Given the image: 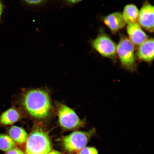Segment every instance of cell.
<instances>
[{
	"label": "cell",
	"mask_w": 154,
	"mask_h": 154,
	"mask_svg": "<svg viewBox=\"0 0 154 154\" xmlns=\"http://www.w3.org/2000/svg\"><path fill=\"white\" fill-rule=\"evenodd\" d=\"M23 103L26 111L35 118H47L51 111L50 96L43 90L32 89L26 92L23 97Z\"/></svg>",
	"instance_id": "6da1fadb"
},
{
	"label": "cell",
	"mask_w": 154,
	"mask_h": 154,
	"mask_svg": "<svg viewBox=\"0 0 154 154\" xmlns=\"http://www.w3.org/2000/svg\"><path fill=\"white\" fill-rule=\"evenodd\" d=\"M26 143V154H48L52 149L49 136L41 128L32 131Z\"/></svg>",
	"instance_id": "7a4b0ae2"
},
{
	"label": "cell",
	"mask_w": 154,
	"mask_h": 154,
	"mask_svg": "<svg viewBox=\"0 0 154 154\" xmlns=\"http://www.w3.org/2000/svg\"><path fill=\"white\" fill-rule=\"evenodd\" d=\"M93 128L87 131H77L63 137L62 143L63 148L69 153L78 152L86 146L96 134Z\"/></svg>",
	"instance_id": "3957f363"
},
{
	"label": "cell",
	"mask_w": 154,
	"mask_h": 154,
	"mask_svg": "<svg viewBox=\"0 0 154 154\" xmlns=\"http://www.w3.org/2000/svg\"><path fill=\"white\" fill-rule=\"evenodd\" d=\"M116 53L123 68L131 72L136 70L134 47L129 38L124 36L121 38L117 45Z\"/></svg>",
	"instance_id": "277c9868"
},
{
	"label": "cell",
	"mask_w": 154,
	"mask_h": 154,
	"mask_svg": "<svg viewBox=\"0 0 154 154\" xmlns=\"http://www.w3.org/2000/svg\"><path fill=\"white\" fill-rule=\"evenodd\" d=\"M57 114L59 124L65 130H74L85 126L86 120L80 119L74 110L66 105H60Z\"/></svg>",
	"instance_id": "5b68a950"
},
{
	"label": "cell",
	"mask_w": 154,
	"mask_h": 154,
	"mask_svg": "<svg viewBox=\"0 0 154 154\" xmlns=\"http://www.w3.org/2000/svg\"><path fill=\"white\" fill-rule=\"evenodd\" d=\"M94 49L102 56L112 60L115 59L117 47L114 42L107 34L101 32L91 42Z\"/></svg>",
	"instance_id": "8992f818"
},
{
	"label": "cell",
	"mask_w": 154,
	"mask_h": 154,
	"mask_svg": "<svg viewBox=\"0 0 154 154\" xmlns=\"http://www.w3.org/2000/svg\"><path fill=\"white\" fill-rule=\"evenodd\" d=\"M154 9L153 6L146 1L139 11L138 17L140 26L151 33L154 32Z\"/></svg>",
	"instance_id": "52a82bcc"
},
{
	"label": "cell",
	"mask_w": 154,
	"mask_h": 154,
	"mask_svg": "<svg viewBox=\"0 0 154 154\" xmlns=\"http://www.w3.org/2000/svg\"><path fill=\"white\" fill-rule=\"evenodd\" d=\"M136 56L139 60L148 63L152 62L154 59V39H148L139 46Z\"/></svg>",
	"instance_id": "ba28073f"
},
{
	"label": "cell",
	"mask_w": 154,
	"mask_h": 154,
	"mask_svg": "<svg viewBox=\"0 0 154 154\" xmlns=\"http://www.w3.org/2000/svg\"><path fill=\"white\" fill-rule=\"evenodd\" d=\"M127 32L130 41L136 46L140 45L148 39L147 35L138 22L128 24Z\"/></svg>",
	"instance_id": "9c48e42d"
},
{
	"label": "cell",
	"mask_w": 154,
	"mask_h": 154,
	"mask_svg": "<svg viewBox=\"0 0 154 154\" xmlns=\"http://www.w3.org/2000/svg\"><path fill=\"white\" fill-rule=\"evenodd\" d=\"M103 21L111 31L114 34L124 28L126 24L122 14L119 12L113 13L104 17Z\"/></svg>",
	"instance_id": "30bf717a"
},
{
	"label": "cell",
	"mask_w": 154,
	"mask_h": 154,
	"mask_svg": "<svg viewBox=\"0 0 154 154\" xmlns=\"http://www.w3.org/2000/svg\"><path fill=\"white\" fill-rule=\"evenodd\" d=\"M20 117L19 112L14 108H11L0 115V126L12 125L17 122Z\"/></svg>",
	"instance_id": "8fae6325"
},
{
	"label": "cell",
	"mask_w": 154,
	"mask_h": 154,
	"mask_svg": "<svg viewBox=\"0 0 154 154\" xmlns=\"http://www.w3.org/2000/svg\"><path fill=\"white\" fill-rule=\"evenodd\" d=\"M139 13V11L135 5L131 4L126 5L122 15L126 24L137 23Z\"/></svg>",
	"instance_id": "7c38bea8"
},
{
	"label": "cell",
	"mask_w": 154,
	"mask_h": 154,
	"mask_svg": "<svg viewBox=\"0 0 154 154\" xmlns=\"http://www.w3.org/2000/svg\"><path fill=\"white\" fill-rule=\"evenodd\" d=\"M9 136L15 143L23 144L26 142L28 135L26 131L21 127L13 126L8 130Z\"/></svg>",
	"instance_id": "4fadbf2b"
},
{
	"label": "cell",
	"mask_w": 154,
	"mask_h": 154,
	"mask_svg": "<svg viewBox=\"0 0 154 154\" xmlns=\"http://www.w3.org/2000/svg\"><path fill=\"white\" fill-rule=\"evenodd\" d=\"M16 143L8 135L0 134V149L8 152L15 147Z\"/></svg>",
	"instance_id": "5bb4252c"
},
{
	"label": "cell",
	"mask_w": 154,
	"mask_h": 154,
	"mask_svg": "<svg viewBox=\"0 0 154 154\" xmlns=\"http://www.w3.org/2000/svg\"><path fill=\"white\" fill-rule=\"evenodd\" d=\"M77 154H99V153L95 147H85L79 151Z\"/></svg>",
	"instance_id": "9a60e30c"
},
{
	"label": "cell",
	"mask_w": 154,
	"mask_h": 154,
	"mask_svg": "<svg viewBox=\"0 0 154 154\" xmlns=\"http://www.w3.org/2000/svg\"><path fill=\"white\" fill-rule=\"evenodd\" d=\"M25 3L32 5H39L47 1V0H23Z\"/></svg>",
	"instance_id": "2e32d148"
},
{
	"label": "cell",
	"mask_w": 154,
	"mask_h": 154,
	"mask_svg": "<svg viewBox=\"0 0 154 154\" xmlns=\"http://www.w3.org/2000/svg\"><path fill=\"white\" fill-rule=\"evenodd\" d=\"M6 154H25L22 150L19 148L14 147L10 151L7 152Z\"/></svg>",
	"instance_id": "e0dca14e"
},
{
	"label": "cell",
	"mask_w": 154,
	"mask_h": 154,
	"mask_svg": "<svg viewBox=\"0 0 154 154\" xmlns=\"http://www.w3.org/2000/svg\"><path fill=\"white\" fill-rule=\"evenodd\" d=\"M5 8V5L4 4L2 1L0 0V23H1L2 20V15Z\"/></svg>",
	"instance_id": "ac0fdd59"
},
{
	"label": "cell",
	"mask_w": 154,
	"mask_h": 154,
	"mask_svg": "<svg viewBox=\"0 0 154 154\" xmlns=\"http://www.w3.org/2000/svg\"><path fill=\"white\" fill-rule=\"evenodd\" d=\"M67 4L69 5H74L76 3L80 2L83 0H64Z\"/></svg>",
	"instance_id": "d6986e66"
},
{
	"label": "cell",
	"mask_w": 154,
	"mask_h": 154,
	"mask_svg": "<svg viewBox=\"0 0 154 154\" xmlns=\"http://www.w3.org/2000/svg\"><path fill=\"white\" fill-rule=\"evenodd\" d=\"M48 154H63L58 151H56V150H52L49 152Z\"/></svg>",
	"instance_id": "ffe728a7"
}]
</instances>
